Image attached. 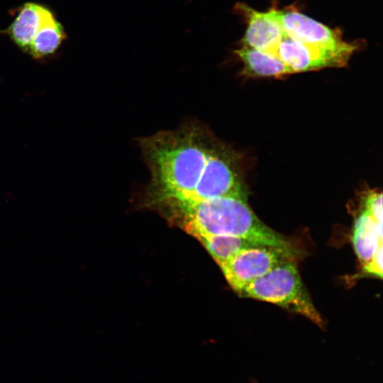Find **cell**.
<instances>
[{
  "label": "cell",
  "mask_w": 383,
  "mask_h": 383,
  "mask_svg": "<svg viewBox=\"0 0 383 383\" xmlns=\"http://www.w3.org/2000/svg\"><path fill=\"white\" fill-rule=\"evenodd\" d=\"M150 173L145 194L248 201L237 155L205 125L189 122L139 139Z\"/></svg>",
  "instance_id": "6da1fadb"
},
{
  "label": "cell",
  "mask_w": 383,
  "mask_h": 383,
  "mask_svg": "<svg viewBox=\"0 0 383 383\" xmlns=\"http://www.w3.org/2000/svg\"><path fill=\"white\" fill-rule=\"evenodd\" d=\"M145 204L196 239L204 235H233L257 245L295 248L286 237L264 223L248 201L235 197L181 199L145 194Z\"/></svg>",
  "instance_id": "7a4b0ae2"
},
{
  "label": "cell",
  "mask_w": 383,
  "mask_h": 383,
  "mask_svg": "<svg viewBox=\"0 0 383 383\" xmlns=\"http://www.w3.org/2000/svg\"><path fill=\"white\" fill-rule=\"evenodd\" d=\"M238 294L276 304L307 318L319 326L323 325L294 261L278 265L249 283Z\"/></svg>",
  "instance_id": "3957f363"
},
{
  "label": "cell",
  "mask_w": 383,
  "mask_h": 383,
  "mask_svg": "<svg viewBox=\"0 0 383 383\" xmlns=\"http://www.w3.org/2000/svg\"><path fill=\"white\" fill-rule=\"evenodd\" d=\"M297 255L296 250L255 245L240 250L218 266L238 294L251 282L284 262L294 261Z\"/></svg>",
  "instance_id": "277c9868"
},
{
  "label": "cell",
  "mask_w": 383,
  "mask_h": 383,
  "mask_svg": "<svg viewBox=\"0 0 383 383\" xmlns=\"http://www.w3.org/2000/svg\"><path fill=\"white\" fill-rule=\"evenodd\" d=\"M360 44L345 42L335 45H311L284 35L274 55L294 73L345 66Z\"/></svg>",
  "instance_id": "5b68a950"
},
{
  "label": "cell",
  "mask_w": 383,
  "mask_h": 383,
  "mask_svg": "<svg viewBox=\"0 0 383 383\" xmlns=\"http://www.w3.org/2000/svg\"><path fill=\"white\" fill-rule=\"evenodd\" d=\"M234 11L243 16L247 28L240 40L242 46L257 49L274 55L276 50L284 37L279 21L276 16V8L266 12L258 11L244 3H237Z\"/></svg>",
  "instance_id": "8992f818"
},
{
  "label": "cell",
  "mask_w": 383,
  "mask_h": 383,
  "mask_svg": "<svg viewBox=\"0 0 383 383\" xmlns=\"http://www.w3.org/2000/svg\"><path fill=\"white\" fill-rule=\"evenodd\" d=\"M276 16L284 35L311 45H335L344 41L339 29L331 28L293 9L278 10Z\"/></svg>",
  "instance_id": "52a82bcc"
},
{
  "label": "cell",
  "mask_w": 383,
  "mask_h": 383,
  "mask_svg": "<svg viewBox=\"0 0 383 383\" xmlns=\"http://www.w3.org/2000/svg\"><path fill=\"white\" fill-rule=\"evenodd\" d=\"M45 4L27 1L10 11L13 19L0 34L6 36L21 52L26 54L40 25Z\"/></svg>",
  "instance_id": "ba28073f"
},
{
  "label": "cell",
  "mask_w": 383,
  "mask_h": 383,
  "mask_svg": "<svg viewBox=\"0 0 383 383\" xmlns=\"http://www.w3.org/2000/svg\"><path fill=\"white\" fill-rule=\"evenodd\" d=\"M67 40V33L54 11L45 5L40 25L27 55L43 62L55 57Z\"/></svg>",
  "instance_id": "9c48e42d"
},
{
  "label": "cell",
  "mask_w": 383,
  "mask_h": 383,
  "mask_svg": "<svg viewBox=\"0 0 383 383\" xmlns=\"http://www.w3.org/2000/svg\"><path fill=\"white\" fill-rule=\"evenodd\" d=\"M233 52L243 64L241 74L249 77H281L294 73L279 57L250 47L242 46Z\"/></svg>",
  "instance_id": "30bf717a"
},
{
  "label": "cell",
  "mask_w": 383,
  "mask_h": 383,
  "mask_svg": "<svg viewBox=\"0 0 383 383\" xmlns=\"http://www.w3.org/2000/svg\"><path fill=\"white\" fill-rule=\"evenodd\" d=\"M355 252L362 265L367 262L382 243V228L363 210L356 218L352 235Z\"/></svg>",
  "instance_id": "8fae6325"
},
{
  "label": "cell",
  "mask_w": 383,
  "mask_h": 383,
  "mask_svg": "<svg viewBox=\"0 0 383 383\" xmlns=\"http://www.w3.org/2000/svg\"><path fill=\"white\" fill-rule=\"evenodd\" d=\"M197 240L205 247L218 265L244 248L261 245L245 238L233 235H204Z\"/></svg>",
  "instance_id": "7c38bea8"
},
{
  "label": "cell",
  "mask_w": 383,
  "mask_h": 383,
  "mask_svg": "<svg viewBox=\"0 0 383 383\" xmlns=\"http://www.w3.org/2000/svg\"><path fill=\"white\" fill-rule=\"evenodd\" d=\"M365 211L382 228V194L371 192L364 198Z\"/></svg>",
  "instance_id": "4fadbf2b"
},
{
  "label": "cell",
  "mask_w": 383,
  "mask_h": 383,
  "mask_svg": "<svg viewBox=\"0 0 383 383\" xmlns=\"http://www.w3.org/2000/svg\"><path fill=\"white\" fill-rule=\"evenodd\" d=\"M382 243H380L371 259L363 265V272L372 276L382 277Z\"/></svg>",
  "instance_id": "5bb4252c"
}]
</instances>
